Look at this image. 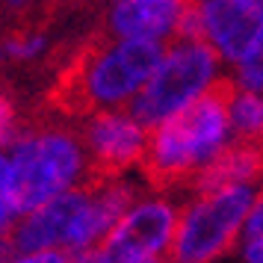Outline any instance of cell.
<instances>
[{"label": "cell", "mask_w": 263, "mask_h": 263, "mask_svg": "<svg viewBox=\"0 0 263 263\" xmlns=\"http://www.w3.org/2000/svg\"><path fill=\"white\" fill-rule=\"evenodd\" d=\"M145 186L130 175H104L68 190L18 219L12 242L18 254L68 251L71 257L98 251Z\"/></svg>", "instance_id": "6da1fadb"}, {"label": "cell", "mask_w": 263, "mask_h": 263, "mask_svg": "<svg viewBox=\"0 0 263 263\" xmlns=\"http://www.w3.org/2000/svg\"><path fill=\"white\" fill-rule=\"evenodd\" d=\"M163 48L157 42L116 36L92 42L65 71L57 101L80 119L98 109H130L151 80Z\"/></svg>", "instance_id": "7a4b0ae2"}, {"label": "cell", "mask_w": 263, "mask_h": 263, "mask_svg": "<svg viewBox=\"0 0 263 263\" xmlns=\"http://www.w3.org/2000/svg\"><path fill=\"white\" fill-rule=\"evenodd\" d=\"M234 142L237 136L231 127L225 86L151 130V145L142 166L148 183L163 190L190 186L192 178Z\"/></svg>", "instance_id": "3957f363"}, {"label": "cell", "mask_w": 263, "mask_h": 263, "mask_svg": "<svg viewBox=\"0 0 263 263\" xmlns=\"http://www.w3.org/2000/svg\"><path fill=\"white\" fill-rule=\"evenodd\" d=\"M21 213L57 198L68 190H80L95 180L92 160L86 154L80 127L50 119L24 124L6 148Z\"/></svg>", "instance_id": "277c9868"}, {"label": "cell", "mask_w": 263, "mask_h": 263, "mask_svg": "<svg viewBox=\"0 0 263 263\" xmlns=\"http://www.w3.org/2000/svg\"><path fill=\"white\" fill-rule=\"evenodd\" d=\"M228 86V65L201 39H175L163 48L151 80L139 98L130 104V112L154 130L157 124L175 119L195 101L213 95Z\"/></svg>", "instance_id": "5b68a950"}, {"label": "cell", "mask_w": 263, "mask_h": 263, "mask_svg": "<svg viewBox=\"0 0 263 263\" xmlns=\"http://www.w3.org/2000/svg\"><path fill=\"white\" fill-rule=\"evenodd\" d=\"M257 186H225L210 192H186L180 201L178 237L172 257L178 263H216L239 249Z\"/></svg>", "instance_id": "8992f818"}, {"label": "cell", "mask_w": 263, "mask_h": 263, "mask_svg": "<svg viewBox=\"0 0 263 263\" xmlns=\"http://www.w3.org/2000/svg\"><path fill=\"white\" fill-rule=\"evenodd\" d=\"M180 201L175 190L148 183L130 210L119 219L101 246L112 263H163L172 257L178 237Z\"/></svg>", "instance_id": "52a82bcc"}, {"label": "cell", "mask_w": 263, "mask_h": 263, "mask_svg": "<svg viewBox=\"0 0 263 263\" xmlns=\"http://www.w3.org/2000/svg\"><path fill=\"white\" fill-rule=\"evenodd\" d=\"M86 154L92 160L95 178L104 175H130L145 166L151 127L133 116L130 109H98L80 119Z\"/></svg>", "instance_id": "ba28073f"}, {"label": "cell", "mask_w": 263, "mask_h": 263, "mask_svg": "<svg viewBox=\"0 0 263 263\" xmlns=\"http://www.w3.org/2000/svg\"><path fill=\"white\" fill-rule=\"evenodd\" d=\"M263 30V0H192L180 39H201L228 68Z\"/></svg>", "instance_id": "9c48e42d"}, {"label": "cell", "mask_w": 263, "mask_h": 263, "mask_svg": "<svg viewBox=\"0 0 263 263\" xmlns=\"http://www.w3.org/2000/svg\"><path fill=\"white\" fill-rule=\"evenodd\" d=\"M192 0H107L104 30L116 39L168 45L180 39Z\"/></svg>", "instance_id": "30bf717a"}, {"label": "cell", "mask_w": 263, "mask_h": 263, "mask_svg": "<svg viewBox=\"0 0 263 263\" xmlns=\"http://www.w3.org/2000/svg\"><path fill=\"white\" fill-rule=\"evenodd\" d=\"M263 183V145L234 142L207 168L192 178V192H210L225 186H260Z\"/></svg>", "instance_id": "8fae6325"}, {"label": "cell", "mask_w": 263, "mask_h": 263, "mask_svg": "<svg viewBox=\"0 0 263 263\" xmlns=\"http://www.w3.org/2000/svg\"><path fill=\"white\" fill-rule=\"evenodd\" d=\"M228 112L239 142L263 145V92L237 89L228 83Z\"/></svg>", "instance_id": "7c38bea8"}, {"label": "cell", "mask_w": 263, "mask_h": 263, "mask_svg": "<svg viewBox=\"0 0 263 263\" xmlns=\"http://www.w3.org/2000/svg\"><path fill=\"white\" fill-rule=\"evenodd\" d=\"M228 83L237 89H254L263 92V30L254 36L246 53L228 68Z\"/></svg>", "instance_id": "4fadbf2b"}, {"label": "cell", "mask_w": 263, "mask_h": 263, "mask_svg": "<svg viewBox=\"0 0 263 263\" xmlns=\"http://www.w3.org/2000/svg\"><path fill=\"white\" fill-rule=\"evenodd\" d=\"M21 204H18V192H15V178H12V163L9 154L0 151V237L12 234L18 219H21Z\"/></svg>", "instance_id": "5bb4252c"}, {"label": "cell", "mask_w": 263, "mask_h": 263, "mask_svg": "<svg viewBox=\"0 0 263 263\" xmlns=\"http://www.w3.org/2000/svg\"><path fill=\"white\" fill-rule=\"evenodd\" d=\"M48 36L39 33V30H24V33H15V36L6 39L3 45V53L15 62H36L48 53Z\"/></svg>", "instance_id": "9a60e30c"}, {"label": "cell", "mask_w": 263, "mask_h": 263, "mask_svg": "<svg viewBox=\"0 0 263 263\" xmlns=\"http://www.w3.org/2000/svg\"><path fill=\"white\" fill-rule=\"evenodd\" d=\"M21 116H18V107H15V101L3 89H0V151H6L12 139L21 133Z\"/></svg>", "instance_id": "2e32d148"}, {"label": "cell", "mask_w": 263, "mask_h": 263, "mask_svg": "<svg viewBox=\"0 0 263 263\" xmlns=\"http://www.w3.org/2000/svg\"><path fill=\"white\" fill-rule=\"evenodd\" d=\"M239 263H263V234H246L237 249Z\"/></svg>", "instance_id": "e0dca14e"}, {"label": "cell", "mask_w": 263, "mask_h": 263, "mask_svg": "<svg viewBox=\"0 0 263 263\" xmlns=\"http://www.w3.org/2000/svg\"><path fill=\"white\" fill-rule=\"evenodd\" d=\"M74 257L68 251H30V254H18L12 263H71Z\"/></svg>", "instance_id": "ac0fdd59"}, {"label": "cell", "mask_w": 263, "mask_h": 263, "mask_svg": "<svg viewBox=\"0 0 263 263\" xmlns=\"http://www.w3.org/2000/svg\"><path fill=\"white\" fill-rule=\"evenodd\" d=\"M246 234H263V183L257 186V198H254V207H251Z\"/></svg>", "instance_id": "d6986e66"}, {"label": "cell", "mask_w": 263, "mask_h": 263, "mask_svg": "<svg viewBox=\"0 0 263 263\" xmlns=\"http://www.w3.org/2000/svg\"><path fill=\"white\" fill-rule=\"evenodd\" d=\"M18 257V249L12 242V234H3L0 237V263H12Z\"/></svg>", "instance_id": "ffe728a7"}, {"label": "cell", "mask_w": 263, "mask_h": 263, "mask_svg": "<svg viewBox=\"0 0 263 263\" xmlns=\"http://www.w3.org/2000/svg\"><path fill=\"white\" fill-rule=\"evenodd\" d=\"M71 263H112V260H109L107 254H104V249H98V251H86V254H77Z\"/></svg>", "instance_id": "44dd1931"}, {"label": "cell", "mask_w": 263, "mask_h": 263, "mask_svg": "<svg viewBox=\"0 0 263 263\" xmlns=\"http://www.w3.org/2000/svg\"><path fill=\"white\" fill-rule=\"evenodd\" d=\"M6 9H12V12H24V9H30L33 6V0H0Z\"/></svg>", "instance_id": "7402d4cb"}, {"label": "cell", "mask_w": 263, "mask_h": 263, "mask_svg": "<svg viewBox=\"0 0 263 263\" xmlns=\"http://www.w3.org/2000/svg\"><path fill=\"white\" fill-rule=\"evenodd\" d=\"M163 263H178V260H175V257H168V260H163Z\"/></svg>", "instance_id": "603a6c76"}, {"label": "cell", "mask_w": 263, "mask_h": 263, "mask_svg": "<svg viewBox=\"0 0 263 263\" xmlns=\"http://www.w3.org/2000/svg\"><path fill=\"white\" fill-rule=\"evenodd\" d=\"M0 57H3V48H0Z\"/></svg>", "instance_id": "cb8c5ba5"}, {"label": "cell", "mask_w": 263, "mask_h": 263, "mask_svg": "<svg viewBox=\"0 0 263 263\" xmlns=\"http://www.w3.org/2000/svg\"><path fill=\"white\" fill-rule=\"evenodd\" d=\"M48 3H57V0H48Z\"/></svg>", "instance_id": "d4e9b609"}]
</instances>
